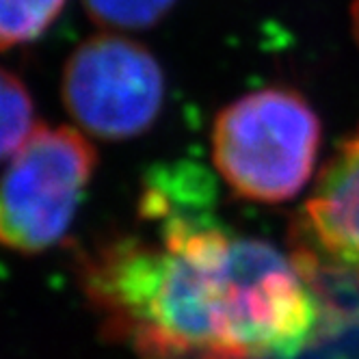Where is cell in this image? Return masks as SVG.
Segmentation results:
<instances>
[{
    "label": "cell",
    "mask_w": 359,
    "mask_h": 359,
    "mask_svg": "<svg viewBox=\"0 0 359 359\" xmlns=\"http://www.w3.org/2000/svg\"><path fill=\"white\" fill-rule=\"evenodd\" d=\"M215 184L187 163L154 167L139 219L156 238L111 234L76 253L100 333L139 359H292L323 310L292 258L215 217Z\"/></svg>",
    "instance_id": "obj_1"
},
{
    "label": "cell",
    "mask_w": 359,
    "mask_h": 359,
    "mask_svg": "<svg viewBox=\"0 0 359 359\" xmlns=\"http://www.w3.org/2000/svg\"><path fill=\"white\" fill-rule=\"evenodd\" d=\"M320 137V119L301 93L266 87L217 115L212 161L241 199L281 203L297 197L312 177Z\"/></svg>",
    "instance_id": "obj_2"
},
{
    "label": "cell",
    "mask_w": 359,
    "mask_h": 359,
    "mask_svg": "<svg viewBox=\"0 0 359 359\" xmlns=\"http://www.w3.org/2000/svg\"><path fill=\"white\" fill-rule=\"evenodd\" d=\"M100 156L83 130L37 123L0 175V247L37 255L69 232Z\"/></svg>",
    "instance_id": "obj_3"
},
{
    "label": "cell",
    "mask_w": 359,
    "mask_h": 359,
    "mask_svg": "<svg viewBox=\"0 0 359 359\" xmlns=\"http://www.w3.org/2000/svg\"><path fill=\"white\" fill-rule=\"evenodd\" d=\"M165 72L149 50L121 33L91 35L67 57L61 100L79 130L102 141L145 135L165 104Z\"/></svg>",
    "instance_id": "obj_4"
},
{
    "label": "cell",
    "mask_w": 359,
    "mask_h": 359,
    "mask_svg": "<svg viewBox=\"0 0 359 359\" xmlns=\"http://www.w3.org/2000/svg\"><path fill=\"white\" fill-rule=\"evenodd\" d=\"M292 247L359 279V126L320 171L316 189L294 223Z\"/></svg>",
    "instance_id": "obj_5"
},
{
    "label": "cell",
    "mask_w": 359,
    "mask_h": 359,
    "mask_svg": "<svg viewBox=\"0 0 359 359\" xmlns=\"http://www.w3.org/2000/svg\"><path fill=\"white\" fill-rule=\"evenodd\" d=\"M67 0H0V53L31 46L63 15Z\"/></svg>",
    "instance_id": "obj_6"
},
{
    "label": "cell",
    "mask_w": 359,
    "mask_h": 359,
    "mask_svg": "<svg viewBox=\"0 0 359 359\" xmlns=\"http://www.w3.org/2000/svg\"><path fill=\"white\" fill-rule=\"evenodd\" d=\"M37 128L35 102L24 81L0 65V163L11 158Z\"/></svg>",
    "instance_id": "obj_7"
},
{
    "label": "cell",
    "mask_w": 359,
    "mask_h": 359,
    "mask_svg": "<svg viewBox=\"0 0 359 359\" xmlns=\"http://www.w3.org/2000/svg\"><path fill=\"white\" fill-rule=\"evenodd\" d=\"M87 15L113 33L156 27L177 0H81Z\"/></svg>",
    "instance_id": "obj_8"
}]
</instances>
